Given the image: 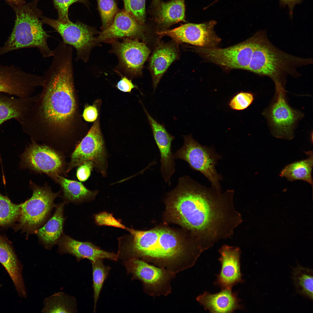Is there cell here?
<instances>
[{"label": "cell", "instance_id": "cell-1", "mask_svg": "<svg viewBox=\"0 0 313 313\" xmlns=\"http://www.w3.org/2000/svg\"><path fill=\"white\" fill-rule=\"evenodd\" d=\"M234 190L217 191L186 176L179 179L166 200L169 215L189 230L205 250L230 238L242 223L234 206Z\"/></svg>", "mask_w": 313, "mask_h": 313}, {"label": "cell", "instance_id": "cell-2", "mask_svg": "<svg viewBox=\"0 0 313 313\" xmlns=\"http://www.w3.org/2000/svg\"><path fill=\"white\" fill-rule=\"evenodd\" d=\"M52 63L44 73L42 108L45 120L60 128L68 126L76 108L74 94L73 48L63 43L53 50Z\"/></svg>", "mask_w": 313, "mask_h": 313}, {"label": "cell", "instance_id": "cell-3", "mask_svg": "<svg viewBox=\"0 0 313 313\" xmlns=\"http://www.w3.org/2000/svg\"><path fill=\"white\" fill-rule=\"evenodd\" d=\"M257 37L252 58L247 70L270 78L275 87L284 88L286 77H294L300 74L297 68L313 63L312 58L294 56L273 45L264 30L256 32Z\"/></svg>", "mask_w": 313, "mask_h": 313}, {"label": "cell", "instance_id": "cell-4", "mask_svg": "<svg viewBox=\"0 0 313 313\" xmlns=\"http://www.w3.org/2000/svg\"><path fill=\"white\" fill-rule=\"evenodd\" d=\"M39 0L28 3L21 1L14 4L16 19L12 31L4 45L0 47V56L14 50L37 48L43 58L52 56L54 51L49 47L50 36L44 30L42 12L37 7Z\"/></svg>", "mask_w": 313, "mask_h": 313}, {"label": "cell", "instance_id": "cell-5", "mask_svg": "<svg viewBox=\"0 0 313 313\" xmlns=\"http://www.w3.org/2000/svg\"><path fill=\"white\" fill-rule=\"evenodd\" d=\"M30 186L32 195L21 203L20 216L13 228L16 231L21 230L27 236L35 234L45 223L57 205L54 203L55 199L60 196L61 193L53 192L46 183L41 187L30 181Z\"/></svg>", "mask_w": 313, "mask_h": 313}, {"label": "cell", "instance_id": "cell-6", "mask_svg": "<svg viewBox=\"0 0 313 313\" xmlns=\"http://www.w3.org/2000/svg\"><path fill=\"white\" fill-rule=\"evenodd\" d=\"M183 136L184 144L173 154L174 159L186 162L192 169L200 172L208 179L212 188L221 192L220 182L222 178L215 168L218 160L221 157V155L213 148L200 144L191 134Z\"/></svg>", "mask_w": 313, "mask_h": 313}, {"label": "cell", "instance_id": "cell-7", "mask_svg": "<svg viewBox=\"0 0 313 313\" xmlns=\"http://www.w3.org/2000/svg\"><path fill=\"white\" fill-rule=\"evenodd\" d=\"M123 264L127 273L132 275V279L140 281L149 296H166L171 292V282L176 274L173 272L137 258L124 261Z\"/></svg>", "mask_w": 313, "mask_h": 313}, {"label": "cell", "instance_id": "cell-8", "mask_svg": "<svg viewBox=\"0 0 313 313\" xmlns=\"http://www.w3.org/2000/svg\"><path fill=\"white\" fill-rule=\"evenodd\" d=\"M65 156L46 145L32 142L21 156V167L38 173H44L57 183L59 175L67 176Z\"/></svg>", "mask_w": 313, "mask_h": 313}, {"label": "cell", "instance_id": "cell-9", "mask_svg": "<svg viewBox=\"0 0 313 313\" xmlns=\"http://www.w3.org/2000/svg\"><path fill=\"white\" fill-rule=\"evenodd\" d=\"M41 19L43 24L50 26L60 35L63 42L74 48L77 52L76 60L88 61L90 51L96 42L94 37L96 33L94 29L80 21L62 23L57 19L43 16Z\"/></svg>", "mask_w": 313, "mask_h": 313}, {"label": "cell", "instance_id": "cell-10", "mask_svg": "<svg viewBox=\"0 0 313 313\" xmlns=\"http://www.w3.org/2000/svg\"><path fill=\"white\" fill-rule=\"evenodd\" d=\"M256 33L245 41L225 48L200 47L198 52L206 60L225 67L247 70L257 39Z\"/></svg>", "mask_w": 313, "mask_h": 313}, {"label": "cell", "instance_id": "cell-11", "mask_svg": "<svg viewBox=\"0 0 313 313\" xmlns=\"http://www.w3.org/2000/svg\"><path fill=\"white\" fill-rule=\"evenodd\" d=\"M275 88V97L265 114L274 135L280 138L291 139L294 137L295 125L302 114L288 104L284 88Z\"/></svg>", "mask_w": 313, "mask_h": 313}, {"label": "cell", "instance_id": "cell-12", "mask_svg": "<svg viewBox=\"0 0 313 313\" xmlns=\"http://www.w3.org/2000/svg\"><path fill=\"white\" fill-rule=\"evenodd\" d=\"M66 172L87 161H92L103 174L105 171V152L104 142L98 121L93 124L89 132L76 145L70 155Z\"/></svg>", "mask_w": 313, "mask_h": 313}, {"label": "cell", "instance_id": "cell-13", "mask_svg": "<svg viewBox=\"0 0 313 313\" xmlns=\"http://www.w3.org/2000/svg\"><path fill=\"white\" fill-rule=\"evenodd\" d=\"M216 22L212 20L201 24L187 23L174 29L158 32L178 42H185L203 48H214L221 39L216 34L214 27Z\"/></svg>", "mask_w": 313, "mask_h": 313}, {"label": "cell", "instance_id": "cell-14", "mask_svg": "<svg viewBox=\"0 0 313 313\" xmlns=\"http://www.w3.org/2000/svg\"><path fill=\"white\" fill-rule=\"evenodd\" d=\"M112 43L113 51L118 56L120 66L126 74L141 73L144 63L150 53L149 48L137 39L124 38L121 42Z\"/></svg>", "mask_w": 313, "mask_h": 313}, {"label": "cell", "instance_id": "cell-15", "mask_svg": "<svg viewBox=\"0 0 313 313\" xmlns=\"http://www.w3.org/2000/svg\"><path fill=\"white\" fill-rule=\"evenodd\" d=\"M160 154L161 171L165 183L170 185V179L175 170V159L172 152V142L175 137L166 130L164 125L159 123L143 107Z\"/></svg>", "mask_w": 313, "mask_h": 313}, {"label": "cell", "instance_id": "cell-16", "mask_svg": "<svg viewBox=\"0 0 313 313\" xmlns=\"http://www.w3.org/2000/svg\"><path fill=\"white\" fill-rule=\"evenodd\" d=\"M145 28L124 10L118 11L109 26L96 39L97 42L117 38L137 39L144 37Z\"/></svg>", "mask_w": 313, "mask_h": 313}, {"label": "cell", "instance_id": "cell-17", "mask_svg": "<svg viewBox=\"0 0 313 313\" xmlns=\"http://www.w3.org/2000/svg\"><path fill=\"white\" fill-rule=\"evenodd\" d=\"M219 252L221 254L219 260L221 268L220 273L216 275L217 280L214 284L222 289L232 290L234 285L244 282L240 270L241 250L239 247L224 245Z\"/></svg>", "mask_w": 313, "mask_h": 313}, {"label": "cell", "instance_id": "cell-18", "mask_svg": "<svg viewBox=\"0 0 313 313\" xmlns=\"http://www.w3.org/2000/svg\"><path fill=\"white\" fill-rule=\"evenodd\" d=\"M36 75L19 68L0 64V93L19 97H26L35 85Z\"/></svg>", "mask_w": 313, "mask_h": 313}, {"label": "cell", "instance_id": "cell-19", "mask_svg": "<svg viewBox=\"0 0 313 313\" xmlns=\"http://www.w3.org/2000/svg\"><path fill=\"white\" fill-rule=\"evenodd\" d=\"M57 244L58 253L61 255L68 254L74 256L77 262L86 259L92 262L100 259L117 261V254L102 250L89 242L77 241L63 233Z\"/></svg>", "mask_w": 313, "mask_h": 313}, {"label": "cell", "instance_id": "cell-20", "mask_svg": "<svg viewBox=\"0 0 313 313\" xmlns=\"http://www.w3.org/2000/svg\"><path fill=\"white\" fill-rule=\"evenodd\" d=\"M0 263L9 274L19 295L26 298L27 294L22 274V265L11 244L0 234Z\"/></svg>", "mask_w": 313, "mask_h": 313}, {"label": "cell", "instance_id": "cell-21", "mask_svg": "<svg viewBox=\"0 0 313 313\" xmlns=\"http://www.w3.org/2000/svg\"><path fill=\"white\" fill-rule=\"evenodd\" d=\"M237 292L232 290L222 289L217 293L212 294L205 291L196 298V301L203 306L205 310L211 313H232L243 306L239 303L240 299Z\"/></svg>", "mask_w": 313, "mask_h": 313}, {"label": "cell", "instance_id": "cell-22", "mask_svg": "<svg viewBox=\"0 0 313 313\" xmlns=\"http://www.w3.org/2000/svg\"><path fill=\"white\" fill-rule=\"evenodd\" d=\"M65 204L64 202L61 203L57 205L53 216L35 233L40 242L46 249L50 250L57 244L63 234L65 220L63 215Z\"/></svg>", "mask_w": 313, "mask_h": 313}, {"label": "cell", "instance_id": "cell-23", "mask_svg": "<svg viewBox=\"0 0 313 313\" xmlns=\"http://www.w3.org/2000/svg\"><path fill=\"white\" fill-rule=\"evenodd\" d=\"M177 56L176 49L171 44H161L155 49L150 63L154 91L164 73Z\"/></svg>", "mask_w": 313, "mask_h": 313}, {"label": "cell", "instance_id": "cell-24", "mask_svg": "<svg viewBox=\"0 0 313 313\" xmlns=\"http://www.w3.org/2000/svg\"><path fill=\"white\" fill-rule=\"evenodd\" d=\"M155 6V19L161 26L169 27L185 21V0L160 2Z\"/></svg>", "mask_w": 313, "mask_h": 313}, {"label": "cell", "instance_id": "cell-25", "mask_svg": "<svg viewBox=\"0 0 313 313\" xmlns=\"http://www.w3.org/2000/svg\"><path fill=\"white\" fill-rule=\"evenodd\" d=\"M57 183L62 191L65 203H78L88 201L94 198L97 193L88 189L81 183L63 176H58Z\"/></svg>", "mask_w": 313, "mask_h": 313}, {"label": "cell", "instance_id": "cell-26", "mask_svg": "<svg viewBox=\"0 0 313 313\" xmlns=\"http://www.w3.org/2000/svg\"><path fill=\"white\" fill-rule=\"evenodd\" d=\"M26 97H14L0 93V125L14 119L19 121L23 118L27 110Z\"/></svg>", "mask_w": 313, "mask_h": 313}, {"label": "cell", "instance_id": "cell-27", "mask_svg": "<svg viewBox=\"0 0 313 313\" xmlns=\"http://www.w3.org/2000/svg\"><path fill=\"white\" fill-rule=\"evenodd\" d=\"M42 313H74L77 311L75 298L63 292H55L43 301Z\"/></svg>", "mask_w": 313, "mask_h": 313}, {"label": "cell", "instance_id": "cell-28", "mask_svg": "<svg viewBox=\"0 0 313 313\" xmlns=\"http://www.w3.org/2000/svg\"><path fill=\"white\" fill-rule=\"evenodd\" d=\"M305 153L309 156V157L287 165L281 171L280 176L285 177L290 181L302 180L312 185V151H309Z\"/></svg>", "mask_w": 313, "mask_h": 313}, {"label": "cell", "instance_id": "cell-29", "mask_svg": "<svg viewBox=\"0 0 313 313\" xmlns=\"http://www.w3.org/2000/svg\"><path fill=\"white\" fill-rule=\"evenodd\" d=\"M292 279L297 293L311 300L313 299V270L297 263L292 267Z\"/></svg>", "mask_w": 313, "mask_h": 313}, {"label": "cell", "instance_id": "cell-30", "mask_svg": "<svg viewBox=\"0 0 313 313\" xmlns=\"http://www.w3.org/2000/svg\"><path fill=\"white\" fill-rule=\"evenodd\" d=\"M21 214V204L13 203L0 193V226L6 227L14 225L19 220Z\"/></svg>", "mask_w": 313, "mask_h": 313}, {"label": "cell", "instance_id": "cell-31", "mask_svg": "<svg viewBox=\"0 0 313 313\" xmlns=\"http://www.w3.org/2000/svg\"><path fill=\"white\" fill-rule=\"evenodd\" d=\"M92 270L93 287L94 290V312H95L96 305L104 282L107 279L111 268L103 263V259L91 262Z\"/></svg>", "mask_w": 313, "mask_h": 313}, {"label": "cell", "instance_id": "cell-32", "mask_svg": "<svg viewBox=\"0 0 313 313\" xmlns=\"http://www.w3.org/2000/svg\"><path fill=\"white\" fill-rule=\"evenodd\" d=\"M97 2L103 30L110 26L119 10L115 0H97Z\"/></svg>", "mask_w": 313, "mask_h": 313}, {"label": "cell", "instance_id": "cell-33", "mask_svg": "<svg viewBox=\"0 0 313 313\" xmlns=\"http://www.w3.org/2000/svg\"><path fill=\"white\" fill-rule=\"evenodd\" d=\"M124 10L140 23L144 24L145 19V0H122Z\"/></svg>", "mask_w": 313, "mask_h": 313}, {"label": "cell", "instance_id": "cell-34", "mask_svg": "<svg viewBox=\"0 0 313 313\" xmlns=\"http://www.w3.org/2000/svg\"><path fill=\"white\" fill-rule=\"evenodd\" d=\"M58 14L57 19L62 23H66L71 20L68 17L69 7L73 3H80L87 6V0H52Z\"/></svg>", "mask_w": 313, "mask_h": 313}, {"label": "cell", "instance_id": "cell-35", "mask_svg": "<svg viewBox=\"0 0 313 313\" xmlns=\"http://www.w3.org/2000/svg\"><path fill=\"white\" fill-rule=\"evenodd\" d=\"M254 99L251 92H241L237 93L230 101L229 107L232 109L241 111L247 108L252 103Z\"/></svg>", "mask_w": 313, "mask_h": 313}, {"label": "cell", "instance_id": "cell-36", "mask_svg": "<svg viewBox=\"0 0 313 313\" xmlns=\"http://www.w3.org/2000/svg\"><path fill=\"white\" fill-rule=\"evenodd\" d=\"M94 218L96 223L99 225L112 226L126 230L128 228L116 219L112 214L107 212H103L96 214Z\"/></svg>", "mask_w": 313, "mask_h": 313}, {"label": "cell", "instance_id": "cell-37", "mask_svg": "<svg viewBox=\"0 0 313 313\" xmlns=\"http://www.w3.org/2000/svg\"><path fill=\"white\" fill-rule=\"evenodd\" d=\"M94 166V164L92 161H88L77 167L76 176L78 180L81 182L87 180L90 176Z\"/></svg>", "mask_w": 313, "mask_h": 313}, {"label": "cell", "instance_id": "cell-38", "mask_svg": "<svg viewBox=\"0 0 313 313\" xmlns=\"http://www.w3.org/2000/svg\"><path fill=\"white\" fill-rule=\"evenodd\" d=\"M98 115V111L96 107L94 105H89L85 107L83 117L86 121L92 122L96 120Z\"/></svg>", "mask_w": 313, "mask_h": 313}, {"label": "cell", "instance_id": "cell-39", "mask_svg": "<svg viewBox=\"0 0 313 313\" xmlns=\"http://www.w3.org/2000/svg\"><path fill=\"white\" fill-rule=\"evenodd\" d=\"M116 87L119 90L124 92H130L133 89L137 87L132 83L131 80L125 76L122 77L117 83Z\"/></svg>", "mask_w": 313, "mask_h": 313}, {"label": "cell", "instance_id": "cell-40", "mask_svg": "<svg viewBox=\"0 0 313 313\" xmlns=\"http://www.w3.org/2000/svg\"><path fill=\"white\" fill-rule=\"evenodd\" d=\"M304 0H279L280 4L283 6H287L288 7L290 17H292L293 10L295 6L300 4Z\"/></svg>", "mask_w": 313, "mask_h": 313}, {"label": "cell", "instance_id": "cell-41", "mask_svg": "<svg viewBox=\"0 0 313 313\" xmlns=\"http://www.w3.org/2000/svg\"><path fill=\"white\" fill-rule=\"evenodd\" d=\"M12 3L13 4H17L19 2L23 1V0H6Z\"/></svg>", "mask_w": 313, "mask_h": 313}, {"label": "cell", "instance_id": "cell-42", "mask_svg": "<svg viewBox=\"0 0 313 313\" xmlns=\"http://www.w3.org/2000/svg\"><path fill=\"white\" fill-rule=\"evenodd\" d=\"M161 0H153L152 3L154 6H155L160 2Z\"/></svg>", "mask_w": 313, "mask_h": 313}]
</instances>
